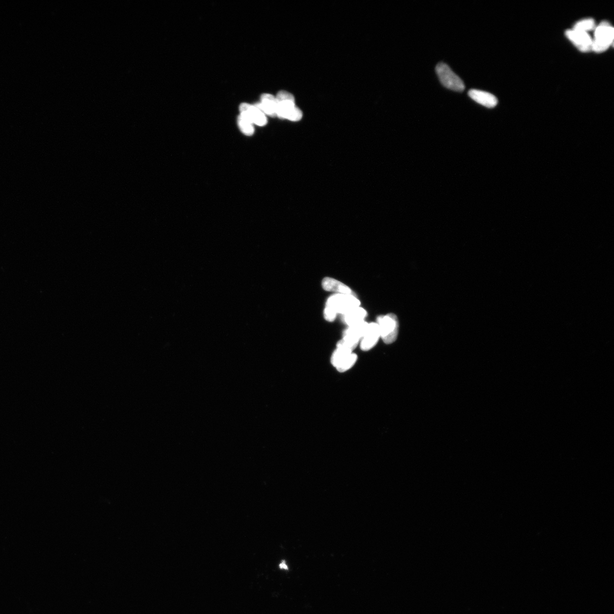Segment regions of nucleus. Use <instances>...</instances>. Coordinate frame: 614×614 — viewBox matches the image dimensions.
<instances>
[{"instance_id":"obj_18","label":"nucleus","mask_w":614,"mask_h":614,"mask_svg":"<svg viewBox=\"0 0 614 614\" xmlns=\"http://www.w3.org/2000/svg\"><path fill=\"white\" fill-rule=\"evenodd\" d=\"M280 567L282 569H287V567H286V564L284 562H283L282 564H281Z\"/></svg>"},{"instance_id":"obj_7","label":"nucleus","mask_w":614,"mask_h":614,"mask_svg":"<svg viewBox=\"0 0 614 614\" xmlns=\"http://www.w3.org/2000/svg\"><path fill=\"white\" fill-rule=\"evenodd\" d=\"M381 338L380 329L377 323H368L364 336L360 341V348L363 351L371 350Z\"/></svg>"},{"instance_id":"obj_9","label":"nucleus","mask_w":614,"mask_h":614,"mask_svg":"<svg viewBox=\"0 0 614 614\" xmlns=\"http://www.w3.org/2000/svg\"><path fill=\"white\" fill-rule=\"evenodd\" d=\"M469 97L478 104L492 108L498 104V99L492 94L478 89H471L468 92Z\"/></svg>"},{"instance_id":"obj_2","label":"nucleus","mask_w":614,"mask_h":614,"mask_svg":"<svg viewBox=\"0 0 614 614\" xmlns=\"http://www.w3.org/2000/svg\"><path fill=\"white\" fill-rule=\"evenodd\" d=\"M376 323L384 343L386 344L394 343L397 340L399 333V322L396 315L394 313L381 315L377 318Z\"/></svg>"},{"instance_id":"obj_3","label":"nucleus","mask_w":614,"mask_h":614,"mask_svg":"<svg viewBox=\"0 0 614 614\" xmlns=\"http://www.w3.org/2000/svg\"><path fill=\"white\" fill-rule=\"evenodd\" d=\"M361 302L359 299L353 294H343V293H334L328 298L325 304L332 308L337 314L342 315L355 308L360 307Z\"/></svg>"},{"instance_id":"obj_10","label":"nucleus","mask_w":614,"mask_h":614,"mask_svg":"<svg viewBox=\"0 0 614 614\" xmlns=\"http://www.w3.org/2000/svg\"><path fill=\"white\" fill-rule=\"evenodd\" d=\"M266 116H276L277 100L274 96L269 94L262 95L260 102L255 104Z\"/></svg>"},{"instance_id":"obj_13","label":"nucleus","mask_w":614,"mask_h":614,"mask_svg":"<svg viewBox=\"0 0 614 614\" xmlns=\"http://www.w3.org/2000/svg\"><path fill=\"white\" fill-rule=\"evenodd\" d=\"M351 353H353V351L344 348L343 346H337V349L334 350L332 357H331V363L336 368L342 361Z\"/></svg>"},{"instance_id":"obj_1","label":"nucleus","mask_w":614,"mask_h":614,"mask_svg":"<svg viewBox=\"0 0 614 614\" xmlns=\"http://www.w3.org/2000/svg\"><path fill=\"white\" fill-rule=\"evenodd\" d=\"M276 116L291 121H300L303 117L302 110L295 105L294 96L284 90L277 93Z\"/></svg>"},{"instance_id":"obj_4","label":"nucleus","mask_w":614,"mask_h":614,"mask_svg":"<svg viewBox=\"0 0 614 614\" xmlns=\"http://www.w3.org/2000/svg\"><path fill=\"white\" fill-rule=\"evenodd\" d=\"M614 31L612 26L606 21L602 23L596 29L594 40H592V50L597 52L606 51L612 44Z\"/></svg>"},{"instance_id":"obj_5","label":"nucleus","mask_w":614,"mask_h":614,"mask_svg":"<svg viewBox=\"0 0 614 614\" xmlns=\"http://www.w3.org/2000/svg\"><path fill=\"white\" fill-rule=\"evenodd\" d=\"M436 71L440 81L445 87L456 92H462L466 88L461 78L457 76L446 64H438L436 67Z\"/></svg>"},{"instance_id":"obj_15","label":"nucleus","mask_w":614,"mask_h":614,"mask_svg":"<svg viewBox=\"0 0 614 614\" xmlns=\"http://www.w3.org/2000/svg\"><path fill=\"white\" fill-rule=\"evenodd\" d=\"M357 360V355L351 353L342 361L339 365L336 367V369L340 373L347 371L355 365Z\"/></svg>"},{"instance_id":"obj_11","label":"nucleus","mask_w":614,"mask_h":614,"mask_svg":"<svg viewBox=\"0 0 614 614\" xmlns=\"http://www.w3.org/2000/svg\"><path fill=\"white\" fill-rule=\"evenodd\" d=\"M322 287L325 291L334 292L336 293H343V294H353V292L351 288L343 282L327 277L323 280Z\"/></svg>"},{"instance_id":"obj_12","label":"nucleus","mask_w":614,"mask_h":614,"mask_svg":"<svg viewBox=\"0 0 614 614\" xmlns=\"http://www.w3.org/2000/svg\"><path fill=\"white\" fill-rule=\"evenodd\" d=\"M367 315V313L365 309L360 306L352 309L342 315L343 316L342 319L345 324L350 327L351 325L364 322Z\"/></svg>"},{"instance_id":"obj_16","label":"nucleus","mask_w":614,"mask_h":614,"mask_svg":"<svg viewBox=\"0 0 614 614\" xmlns=\"http://www.w3.org/2000/svg\"><path fill=\"white\" fill-rule=\"evenodd\" d=\"M595 28V22L592 19H586L580 21L574 26L573 29L586 32Z\"/></svg>"},{"instance_id":"obj_14","label":"nucleus","mask_w":614,"mask_h":614,"mask_svg":"<svg viewBox=\"0 0 614 614\" xmlns=\"http://www.w3.org/2000/svg\"><path fill=\"white\" fill-rule=\"evenodd\" d=\"M237 124L240 131L245 136H252L254 135L255 132L254 125L240 115L238 117Z\"/></svg>"},{"instance_id":"obj_17","label":"nucleus","mask_w":614,"mask_h":614,"mask_svg":"<svg viewBox=\"0 0 614 614\" xmlns=\"http://www.w3.org/2000/svg\"><path fill=\"white\" fill-rule=\"evenodd\" d=\"M337 313H336L332 308L329 307L325 306L324 311V317L325 320L329 322H333L334 321L336 317H337Z\"/></svg>"},{"instance_id":"obj_6","label":"nucleus","mask_w":614,"mask_h":614,"mask_svg":"<svg viewBox=\"0 0 614 614\" xmlns=\"http://www.w3.org/2000/svg\"><path fill=\"white\" fill-rule=\"evenodd\" d=\"M239 109V115L254 125L264 126L268 123L266 116L255 105L243 103L240 105Z\"/></svg>"},{"instance_id":"obj_8","label":"nucleus","mask_w":614,"mask_h":614,"mask_svg":"<svg viewBox=\"0 0 614 614\" xmlns=\"http://www.w3.org/2000/svg\"><path fill=\"white\" fill-rule=\"evenodd\" d=\"M566 35L580 51L589 52L592 50V40L586 32L569 30L566 32Z\"/></svg>"}]
</instances>
